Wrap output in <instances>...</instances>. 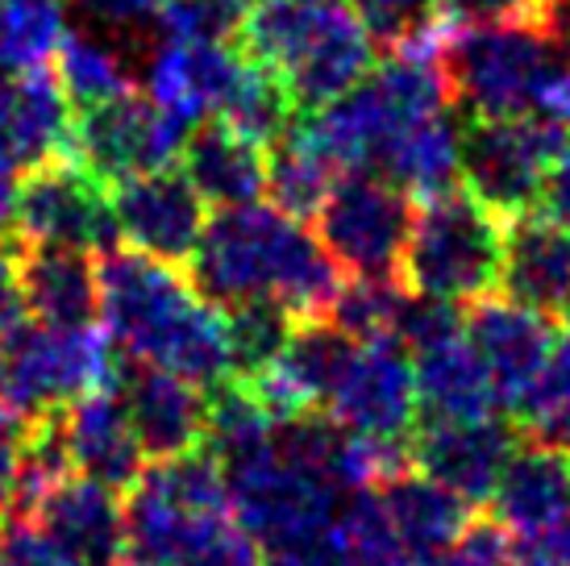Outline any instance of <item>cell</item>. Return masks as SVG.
Segmentation results:
<instances>
[{
	"label": "cell",
	"mask_w": 570,
	"mask_h": 566,
	"mask_svg": "<svg viewBox=\"0 0 570 566\" xmlns=\"http://www.w3.org/2000/svg\"><path fill=\"white\" fill-rule=\"evenodd\" d=\"M188 267L191 283L222 313L242 304H279L296 321H321L342 292L333 254L275 201L222 208L205 225Z\"/></svg>",
	"instance_id": "6da1fadb"
},
{
	"label": "cell",
	"mask_w": 570,
	"mask_h": 566,
	"mask_svg": "<svg viewBox=\"0 0 570 566\" xmlns=\"http://www.w3.org/2000/svg\"><path fill=\"white\" fill-rule=\"evenodd\" d=\"M100 325L117 354L138 367H159L200 388H222L234 375L229 316L175 263L138 251H105Z\"/></svg>",
	"instance_id": "7a4b0ae2"
},
{
	"label": "cell",
	"mask_w": 570,
	"mask_h": 566,
	"mask_svg": "<svg viewBox=\"0 0 570 566\" xmlns=\"http://www.w3.org/2000/svg\"><path fill=\"white\" fill-rule=\"evenodd\" d=\"M242 38L304 109L346 96L375 64V33L350 0H254Z\"/></svg>",
	"instance_id": "3957f363"
},
{
	"label": "cell",
	"mask_w": 570,
	"mask_h": 566,
	"mask_svg": "<svg viewBox=\"0 0 570 566\" xmlns=\"http://www.w3.org/2000/svg\"><path fill=\"white\" fill-rule=\"evenodd\" d=\"M121 367L105 325H42L21 321L0 338V412L38 424L80 396L117 388Z\"/></svg>",
	"instance_id": "277c9868"
},
{
	"label": "cell",
	"mask_w": 570,
	"mask_h": 566,
	"mask_svg": "<svg viewBox=\"0 0 570 566\" xmlns=\"http://www.w3.org/2000/svg\"><path fill=\"white\" fill-rule=\"evenodd\" d=\"M504 263V221L471 188L429 196L412 213L404 275L416 296L442 304H475L500 283Z\"/></svg>",
	"instance_id": "5b68a950"
},
{
	"label": "cell",
	"mask_w": 570,
	"mask_h": 566,
	"mask_svg": "<svg viewBox=\"0 0 570 566\" xmlns=\"http://www.w3.org/2000/svg\"><path fill=\"white\" fill-rule=\"evenodd\" d=\"M129 558L146 566H179L213 529L234 520L229 484L217 458L196 450L163 458L129 484Z\"/></svg>",
	"instance_id": "8992f818"
},
{
	"label": "cell",
	"mask_w": 570,
	"mask_h": 566,
	"mask_svg": "<svg viewBox=\"0 0 570 566\" xmlns=\"http://www.w3.org/2000/svg\"><path fill=\"white\" fill-rule=\"evenodd\" d=\"M558 55L562 50L554 33L541 26V17L459 30L445 55L450 92H459L462 109L475 121L529 117L538 109V92Z\"/></svg>",
	"instance_id": "52a82bcc"
},
{
	"label": "cell",
	"mask_w": 570,
	"mask_h": 566,
	"mask_svg": "<svg viewBox=\"0 0 570 566\" xmlns=\"http://www.w3.org/2000/svg\"><path fill=\"white\" fill-rule=\"evenodd\" d=\"M396 338L409 347L412 371H416V400L425 424L438 421H483L500 412L495 388L475 342L466 333V321L454 304L429 300L412 292L400 316Z\"/></svg>",
	"instance_id": "ba28073f"
},
{
	"label": "cell",
	"mask_w": 570,
	"mask_h": 566,
	"mask_svg": "<svg viewBox=\"0 0 570 566\" xmlns=\"http://www.w3.org/2000/svg\"><path fill=\"white\" fill-rule=\"evenodd\" d=\"M412 234L409 192L380 172H350L317 208V237L350 275H396Z\"/></svg>",
	"instance_id": "9c48e42d"
},
{
	"label": "cell",
	"mask_w": 570,
	"mask_h": 566,
	"mask_svg": "<svg viewBox=\"0 0 570 566\" xmlns=\"http://www.w3.org/2000/svg\"><path fill=\"white\" fill-rule=\"evenodd\" d=\"M325 417L350 433L404 446L421 417L409 347L400 338H354L325 400Z\"/></svg>",
	"instance_id": "30bf717a"
},
{
	"label": "cell",
	"mask_w": 570,
	"mask_h": 566,
	"mask_svg": "<svg viewBox=\"0 0 570 566\" xmlns=\"http://www.w3.org/2000/svg\"><path fill=\"white\" fill-rule=\"evenodd\" d=\"M184 126L134 88L80 109L71 126V158L100 184H126L134 175L171 167L184 150Z\"/></svg>",
	"instance_id": "8fae6325"
},
{
	"label": "cell",
	"mask_w": 570,
	"mask_h": 566,
	"mask_svg": "<svg viewBox=\"0 0 570 566\" xmlns=\"http://www.w3.org/2000/svg\"><path fill=\"white\" fill-rule=\"evenodd\" d=\"M567 134L550 121L529 117H504V121H475L462 146V179L479 201H488L495 213H524L541 201L546 175L562 155Z\"/></svg>",
	"instance_id": "7c38bea8"
},
{
	"label": "cell",
	"mask_w": 570,
	"mask_h": 566,
	"mask_svg": "<svg viewBox=\"0 0 570 566\" xmlns=\"http://www.w3.org/2000/svg\"><path fill=\"white\" fill-rule=\"evenodd\" d=\"M13 230L26 246H67V251H109L117 237L112 196L76 158H55L21 179Z\"/></svg>",
	"instance_id": "4fadbf2b"
},
{
	"label": "cell",
	"mask_w": 570,
	"mask_h": 566,
	"mask_svg": "<svg viewBox=\"0 0 570 566\" xmlns=\"http://www.w3.org/2000/svg\"><path fill=\"white\" fill-rule=\"evenodd\" d=\"M112 221L129 251L163 263H188L208 225V201L184 172L159 167L112 184Z\"/></svg>",
	"instance_id": "5bb4252c"
},
{
	"label": "cell",
	"mask_w": 570,
	"mask_h": 566,
	"mask_svg": "<svg viewBox=\"0 0 570 566\" xmlns=\"http://www.w3.org/2000/svg\"><path fill=\"white\" fill-rule=\"evenodd\" d=\"M246 71H250V55H238L225 42L163 38L146 64V96L163 113H171L184 129L205 126L225 117Z\"/></svg>",
	"instance_id": "9a60e30c"
},
{
	"label": "cell",
	"mask_w": 570,
	"mask_h": 566,
	"mask_svg": "<svg viewBox=\"0 0 570 566\" xmlns=\"http://www.w3.org/2000/svg\"><path fill=\"white\" fill-rule=\"evenodd\" d=\"M466 333H471L479 359L488 367L500 409L521 412V404L533 392V383L546 371L550 350H554L558 333L550 330V316L512 296H483L475 300V313L466 321Z\"/></svg>",
	"instance_id": "2e32d148"
},
{
	"label": "cell",
	"mask_w": 570,
	"mask_h": 566,
	"mask_svg": "<svg viewBox=\"0 0 570 566\" xmlns=\"http://www.w3.org/2000/svg\"><path fill=\"white\" fill-rule=\"evenodd\" d=\"M33 520L80 566H121L129 558V520L117 488L67 471L38 500Z\"/></svg>",
	"instance_id": "e0dca14e"
},
{
	"label": "cell",
	"mask_w": 570,
	"mask_h": 566,
	"mask_svg": "<svg viewBox=\"0 0 570 566\" xmlns=\"http://www.w3.org/2000/svg\"><path fill=\"white\" fill-rule=\"evenodd\" d=\"M50 429H55V441L63 450L67 471L88 475V479L109 484L117 491L129 488L142 475L146 455L117 388L80 396L76 404H67L63 412L50 417Z\"/></svg>",
	"instance_id": "ac0fdd59"
},
{
	"label": "cell",
	"mask_w": 570,
	"mask_h": 566,
	"mask_svg": "<svg viewBox=\"0 0 570 566\" xmlns=\"http://www.w3.org/2000/svg\"><path fill=\"white\" fill-rule=\"evenodd\" d=\"M117 392L146 458L163 462V458L191 455L205 441L208 400L200 383L134 362V371H121L117 379Z\"/></svg>",
	"instance_id": "d6986e66"
},
{
	"label": "cell",
	"mask_w": 570,
	"mask_h": 566,
	"mask_svg": "<svg viewBox=\"0 0 570 566\" xmlns=\"http://www.w3.org/2000/svg\"><path fill=\"white\" fill-rule=\"evenodd\" d=\"M416 471L438 479L442 488L459 491L462 500H491V491L500 484L504 467L517 455V441L508 433V424L495 417L483 421H438L425 424V433L412 446Z\"/></svg>",
	"instance_id": "ffe728a7"
},
{
	"label": "cell",
	"mask_w": 570,
	"mask_h": 566,
	"mask_svg": "<svg viewBox=\"0 0 570 566\" xmlns=\"http://www.w3.org/2000/svg\"><path fill=\"white\" fill-rule=\"evenodd\" d=\"M375 491L400 566H421L471 525V500L442 488L425 471H400Z\"/></svg>",
	"instance_id": "44dd1931"
},
{
	"label": "cell",
	"mask_w": 570,
	"mask_h": 566,
	"mask_svg": "<svg viewBox=\"0 0 570 566\" xmlns=\"http://www.w3.org/2000/svg\"><path fill=\"white\" fill-rule=\"evenodd\" d=\"M504 296L538 313H570V230L550 213H517L504 230Z\"/></svg>",
	"instance_id": "7402d4cb"
},
{
	"label": "cell",
	"mask_w": 570,
	"mask_h": 566,
	"mask_svg": "<svg viewBox=\"0 0 570 566\" xmlns=\"http://www.w3.org/2000/svg\"><path fill=\"white\" fill-rule=\"evenodd\" d=\"M184 175L208 205L238 208L267 196L271 146L229 121H205L184 142Z\"/></svg>",
	"instance_id": "603a6c76"
},
{
	"label": "cell",
	"mask_w": 570,
	"mask_h": 566,
	"mask_svg": "<svg viewBox=\"0 0 570 566\" xmlns=\"http://www.w3.org/2000/svg\"><path fill=\"white\" fill-rule=\"evenodd\" d=\"M495 520L512 537H529L570 520V462L562 450L533 441L517 450L491 491Z\"/></svg>",
	"instance_id": "cb8c5ba5"
},
{
	"label": "cell",
	"mask_w": 570,
	"mask_h": 566,
	"mask_svg": "<svg viewBox=\"0 0 570 566\" xmlns=\"http://www.w3.org/2000/svg\"><path fill=\"white\" fill-rule=\"evenodd\" d=\"M21 300L42 325H92L100 316V267L88 251L30 246L21 251Z\"/></svg>",
	"instance_id": "d4e9b609"
},
{
	"label": "cell",
	"mask_w": 570,
	"mask_h": 566,
	"mask_svg": "<svg viewBox=\"0 0 570 566\" xmlns=\"http://www.w3.org/2000/svg\"><path fill=\"white\" fill-rule=\"evenodd\" d=\"M71 100H67L63 84L50 79L47 71H30V76L13 79V100H9V117H4V142L13 158L26 167V175L42 163L71 155Z\"/></svg>",
	"instance_id": "484cf974"
},
{
	"label": "cell",
	"mask_w": 570,
	"mask_h": 566,
	"mask_svg": "<svg viewBox=\"0 0 570 566\" xmlns=\"http://www.w3.org/2000/svg\"><path fill=\"white\" fill-rule=\"evenodd\" d=\"M71 33V0H0V67L47 71Z\"/></svg>",
	"instance_id": "4316f807"
},
{
	"label": "cell",
	"mask_w": 570,
	"mask_h": 566,
	"mask_svg": "<svg viewBox=\"0 0 570 566\" xmlns=\"http://www.w3.org/2000/svg\"><path fill=\"white\" fill-rule=\"evenodd\" d=\"M59 84L71 105H100V100H112V96L129 92V64L121 47L112 42V33H96V30H71L67 33L63 50H59Z\"/></svg>",
	"instance_id": "83f0119b"
},
{
	"label": "cell",
	"mask_w": 570,
	"mask_h": 566,
	"mask_svg": "<svg viewBox=\"0 0 570 566\" xmlns=\"http://www.w3.org/2000/svg\"><path fill=\"white\" fill-rule=\"evenodd\" d=\"M517 417L533 433V441L570 455V313H567V330L554 338L546 371L533 383V392H529V400L521 404Z\"/></svg>",
	"instance_id": "f1b7e54d"
},
{
	"label": "cell",
	"mask_w": 570,
	"mask_h": 566,
	"mask_svg": "<svg viewBox=\"0 0 570 566\" xmlns=\"http://www.w3.org/2000/svg\"><path fill=\"white\" fill-rule=\"evenodd\" d=\"M409 296L396 287L392 275H354V283H346L330 309V321L342 325L354 338H396L400 316H404Z\"/></svg>",
	"instance_id": "f546056e"
},
{
	"label": "cell",
	"mask_w": 570,
	"mask_h": 566,
	"mask_svg": "<svg viewBox=\"0 0 570 566\" xmlns=\"http://www.w3.org/2000/svg\"><path fill=\"white\" fill-rule=\"evenodd\" d=\"M254 0H163L155 21L159 38H184V42H234L246 30Z\"/></svg>",
	"instance_id": "4dcf8cb0"
},
{
	"label": "cell",
	"mask_w": 570,
	"mask_h": 566,
	"mask_svg": "<svg viewBox=\"0 0 570 566\" xmlns=\"http://www.w3.org/2000/svg\"><path fill=\"white\" fill-rule=\"evenodd\" d=\"M363 26L375 33V42H387L392 50L409 47L416 33H425L438 21L433 0H350Z\"/></svg>",
	"instance_id": "1f68e13d"
},
{
	"label": "cell",
	"mask_w": 570,
	"mask_h": 566,
	"mask_svg": "<svg viewBox=\"0 0 570 566\" xmlns=\"http://www.w3.org/2000/svg\"><path fill=\"white\" fill-rule=\"evenodd\" d=\"M421 566H517L512 534H508L500 520H488V525L471 520L445 550H438Z\"/></svg>",
	"instance_id": "d6a6232c"
},
{
	"label": "cell",
	"mask_w": 570,
	"mask_h": 566,
	"mask_svg": "<svg viewBox=\"0 0 570 566\" xmlns=\"http://www.w3.org/2000/svg\"><path fill=\"white\" fill-rule=\"evenodd\" d=\"M0 566H80V563L26 513V517L0 520Z\"/></svg>",
	"instance_id": "836d02e7"
},
{
	"label": "cell",
	"mask_w": 570,
	"mask_h": 566,
	"mask_svg": "<svg viewBox=\"0 0 570 566\" xmlns=\"http://www.w3.org/2000/svg\"><path fill=\"white\" fill-rule=\"evenodd\" d=\"M438 17L450 21L454 30H475V26H500V21H524L541 17V0H433Z\"/></svg>",
	"instance_id": "e575fe53"
},
{
	"label": "cell",
	"mask_w": 570,
	"mask_h": 566,
	"mask_svg": "<svg viewBox=\"0 0 570 566\" xmlns=\"http://www.w3.org/2000/svg\"><path fill=\"white\" fill-rule=\"evenodd\" d=\"M26 455H30V429H26V421L0 412V520H4V513L17 504Z\"/></svg>",
	"instance_id": "d590c367"
},
{
	"label": "cell",
	"mask_w": 570,
	"mask_h": 566,
	"mask_svg": "<svg viewBox=\"0 0 570 566\" xmlns=\"http://www.w3.org/2000/svg\"><path fill=\"white\" fill-rule=\"evenodd\" d=\"M26 300H21V251L0 234V338L13 333L26 321Z\"/></svg>",
	"instance_id": "8d00e7d4"
},
{
	"label": "cell",
	"mask_w": 570,
	"mask_h": 566,
	"mask_svg": "<svg viewBox=\"0 0 570 566\" xmlns=\"http://www.w3.org/2000/svg\"><path fill=\"white\" fill-rule=\"evenodd\" d=\"M517 566H570V520L529 537H512Z\"/></svg>",
	"instance_id": "74e56055"
},
{
	"label": "cell",
	"mask_w": 570,
	"mask_h": 566,
	"mask_svg": "<svg viewBox=\"0 0 570 566\" xmlns=\"http://www.w3.org/2000/svg\"><path fill=\"white\" fill-rule=\"evenodd\" d=\"M541 121H550L554 129H562L570 138V55L562 50L558 64L550 67V76L538 92V109H533Z\"/></svg>",
	"instance_id": "f35d334b"
},
{
	"label": "cell",
	"mask_w": 570,
	"mask_h": 566,
	"mask_svg": "<svg viewBox=\"0 0 570 566\" xmlns=\"http://www.w3.org/2000/svg\"><path fill=\"white\" fill-rule=\"evenodd\" d=\"M541 208L570 230V142L562 146V155L554 158V167L546 175V188H541Z\"/></svg>",
	"instance_id": "ab89813d"
},
{
	"label": "cell",
	"mask_w": 570,
	"mask_h": 566,
	"mask_svg": "<svg viewBox=\"0 0 570 566\" xmlns=\"http://www.w3.org/2000/svg\"><path fill=\"white\" fill-rule=\"evenodd\" d=\"M134 566H146V563H134Z\"/></svg>",
	"instance_id": "60d3db41"
},
{
	"label": "cell",
	"mask_w": 570,
	"mask_h": 566,
	"mask_svg": "<svg viewBox=\"0 0 570 566\" xmlns=\"http://www.w3.org/2000/svg\"><path fill=\"white\" fill-rule=\"evenodd\" d=\"M159 4H163V0H159Z\"/></svg>",
	"instance_id": "b9f144b4"
}]
</instances>
